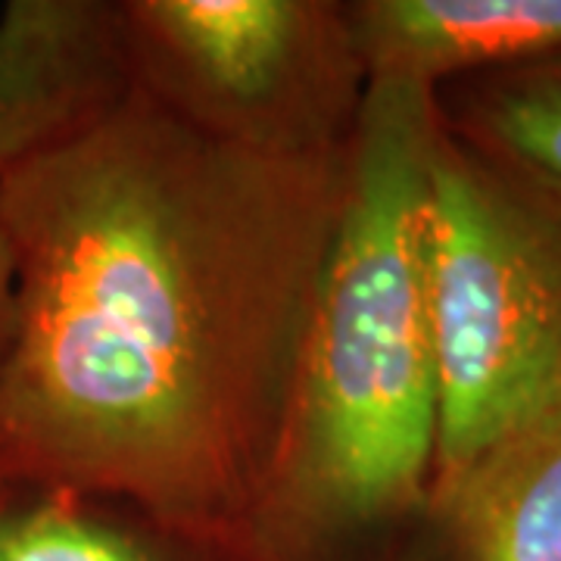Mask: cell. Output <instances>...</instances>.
<instances>
[{"label":"cell","mask_w":561,"mask_h":561,"mask_svg":"<svg viewBox=\"0 0 561 561\" xmlns=\"http://www.w3.org/2000/svg\"><path fill=\"white\" fill-rule=\"evenodd\" d=\"M353 135V131H350ZM350 138L221 131L150 81L0 175V481L241 552L287 440Z\"/></svg>","instance_id":"6da1fadb"},{"label":"cell","mask_w":561,"mask_h":561,"mask_svg":"<svg viewBox=\"0 0 561 561\" xmlns=\"http://www.w3.org/2000/svg\"><path fill=\"white\" fill-rule=\"evenodd\" d=\"M437 135L434 88L365 81L290 427L247 559L300 561L319 542L415 515L427 502L437 456L427 284Z\"/></svg>","instance_id":"7a4b0ae2"},{"label":"cell","mask_w":561,"mask_h":561,"mask_svg":"<svg viewBox=\"0 0 561 561\" xmlns=\"http://www.w3.org/2000/svg\"><path fill=\"white\" fill-rule=\"evenodd\" d=\"M437 456L453 474L561 393V203L440 122L427 197Z\"/></svg>","instance_id":"3957f363"},{"label":"cell","mask_w":561,"mask_h":561,"mask_svg":"<svg viewBox=\"0 0 561 561\" xmlns=\"http://www.w3.org/2000/svg\"><path fill=\"white\" fill-rule=\"evenodd\" d=\"M140 76L241 138L328 147L350 138L362 76L341 10L309 0L125 3Z\"/></svg>","instance_id":"277c9868"},{"label":"cell","mask_w":561,"mask_h":561,"mask_svg":"<svg viewBox=\"0 0 561 561\" xmlns=\"http://www.w3.org/2000/svg\"><path fill=\"white\" fill-rule=\"evenodd\" d=\"M140 57L125 7L10 0L0 10V175L125 101Z\"/></svg>","instance_id":"5b68a950"},{"label":"cell","mask_w":561,"mask_h":561,"mask_svg":"<svg viewBox=\"0 0 561 561\" xmlns=\"http://www.w3.org/2000/svg\"><path fill=\"white\" fill-rule=\"evenodd\" d=\"M421 512L443 561H561V393L431 483Z\"/></svg>","instance_id":"8992f818"},{"label":"cell","mask_w":561,"mask_h":561,"mask_svg":"<svg viewBox=\"0 0 561 561\" xmlns=\"http://www.w3.org/2000/svg\"><path fill=\"white\" fill-rule=\"evenodd\" d=\"M343 22L365 81L434 91L561 50V0H362Z\"/></svg>","instance_id":"52a82bcc"},{"label":"cell","mask_w":561,"mask_h":561,"mask_svg":"<svg viewBox=\"0 0 561 561\" xmlns=\"http://www.w3.org/2000/svg\"><path fill=\"white\" fill-rule=\"evenodd\" d=\"M443 128L561 203V50L437 88Z\"/></svg>","instance_id":"ba28073f"},{"label":"cell","mask_w":561,"mask_h":561,"mask_svg":"<svg viewBox=\"0 0 561 561\" xmlns=\"http://www.w3.org/2000/svg\"><path fill=\"white\" fill-rule=\"evenodd\" d=\"M0 561H150L135 542L81 515L76 496L50 493L0 512Z\"/></svg>","instance_id":"9c48e42d"},{"label":"cell","mask_w":561,"mask_h":561,"mask_svg":"<svg viewBox=\"0 0 561 561\" xmlns=\"http://www.w3.org/2000/svg\"><path fill=\"white\" fill-rule=\"evenodd\" d=\"M13 306H16V287H13V260H10V247L0 228V359L10 346L13 337Z\"/></svg>","instance_id":"30bf717a"},{"label":"cell","mask_w":561,"mask_h":561,"mask_svg":"<svg viewBox=\"0 0 561 561\" xmlns=\"http://www.w3.org/2000/svg\"><path fill=\"white\" fill-rule=\"evenodd\" d=\"M7 508V483L0 481V512Z\"/></svg>","instance_id":"8fae6325"}]
</instances>
